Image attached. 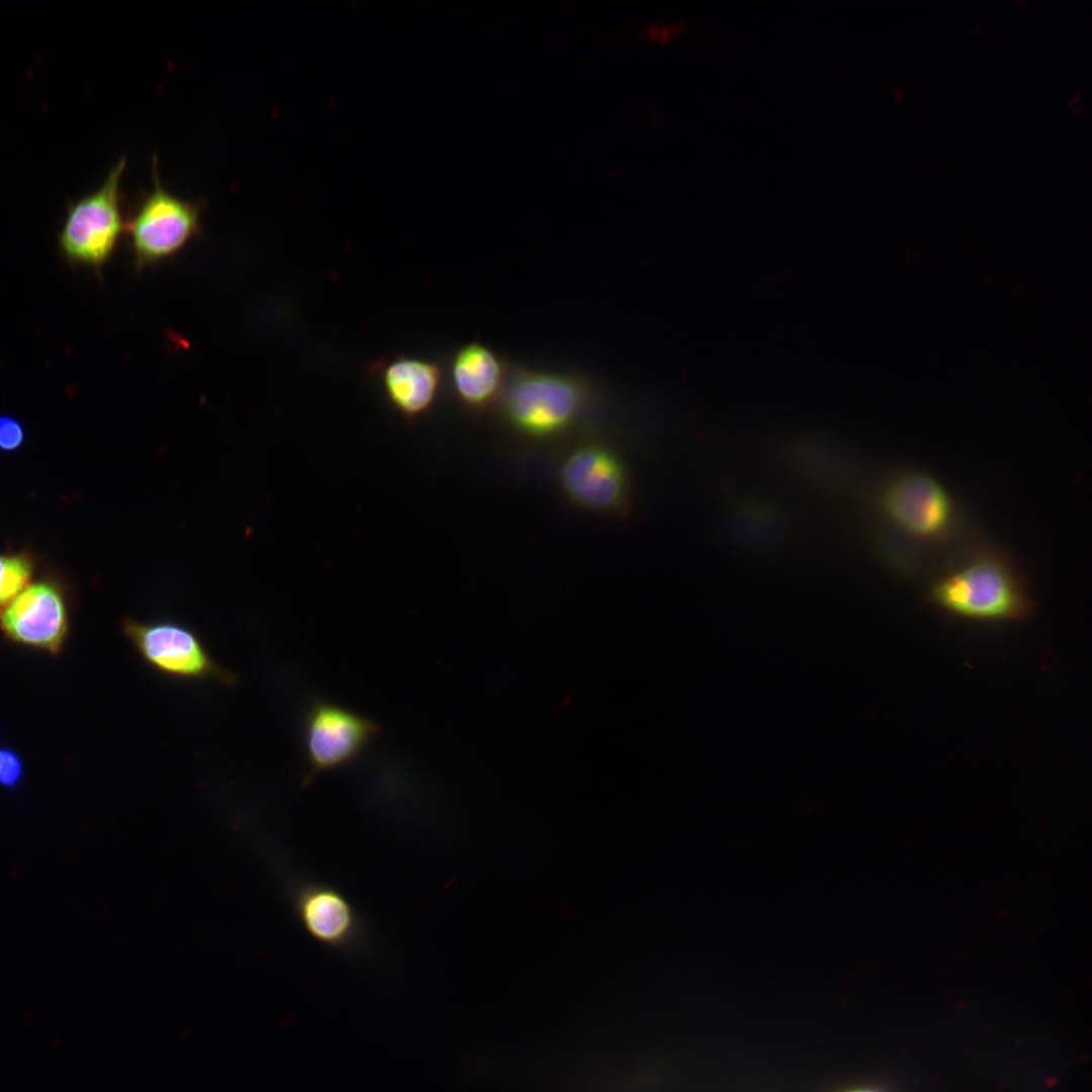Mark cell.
Instances as JSON below:
<instances>
[{
    "mask_svg": "<svg viewBox=\"0 0 1092 1092\" xmlns=\"http://www.w3.org/2000/svg\"><path fill=\"white\" fill-rule=\"evenodd\" d=\"M929 599L948 614L980 621L1018 620L1032 608L1017 571L992 554L977 556L940 576L931 585Z\"/></svg>",
    "mask_w": 1092,
    "mask_h": 1092,
    "instance_id": "6da1fadb",
    "label": "cell"
},
{
    "mask_svg": "<svg viewBox=\"0 0 1092 1092\" xmlns=\"http://www.w3.org/2000/svg\"><path fill=\"white\" fill-rule=\"evenodd\" d=\"M121 158L95 192L73 202L59 235V246L72 264L100 270L112 257L125 230L120 207Z\"/></svg>",
    "mask_w": 1092,
    "mask_h": 1092,
    "instance_id": "7a4b0ae2",
    "label": "cell"
},
{
    "mask_svg": "<svg viewBox=\"0 0 1092 1092\" xmlns=\"http://www.w3.org/2000/svg\"><path fill=\"white\" fill-rule=\"evenodd\" d=\"M122 633L154 670L183 680H215L234 686L238 679L209 653L193 629L171 620L141 621L126 617Z\"/></svg>",
    "mask_w": 1092,
    "mask_h": 1092,
    "instance_id": "3957f363",
    "label": "cell"
},
{
    "mask_svg": "<svg viewBox=\"0 0 1092 1092\" xmlns=\"http://www.w3.org/2000/svg\"><path fill=\"white\" fill-rule=\"evenodd\" d=\"M158 178L125 222L138 270L174 258L200 231V205L167 192Z\"/></svg>",
    "mask_w": 1092,
    "mask_h": 1092,
    "instance_id": "277c9868",
    "label": "cell"
},
{
    "mask_svg": "<svg viewBox=\"0 0 1092 1092\" xmlns=\"http://www.w3.org/2000/svg\"><path fill=\"white\" fill-rule=\"evenodd\" d=\"M379 733L380 725L366 716L323 700L313 701L302 727L308 767L303 784L355 761Z\"/></svg>",
    "mask_w": 1092,
    "mask_h": 1092,
    "instance_id": "5b68a950",
    "label": "cell"
},
{
    "mask_svg": "<svg viewBox=\"0 0 1092 1092\" xmlns=\"http://www.w3.org/2000/svg\"><path fill=\"white\" fill-rule=\"evenodd\" d=\"M581 397L580 386L567 376L524 371L511 382L506 410L518 429L544 437L559 432L574 419Z\"/></svg>",
    "mask_w": 1092,
    "mask_h": 1092,
    "instance_id": "8992f818",
    "label": "cell"
},
{
    "mask_svg": "<svg viewBox=\"0 0 1092 1092\" xmlns=\"http://www.w3.org/2000/svg\"><path fill=\"white\" fill-rule=\"evenodd\" d=\"M881 506L892 525L919 540L941 538L954 522L950 494L934 477L921 471L893 477L883 488Z\"/></svg>",
    "mask_w": 1092,
    "mask_h": 1092,
    "instance_id": "52a82bcc",
    "label": "cell"
},
{
    "mask_svg": "<svg viewBox=\"0 0 1092 1092\" xmlns=\"http://www.w3.org/2000/svg\"><path fill=\"white\" fill-rule=\"evenodd\" d=\"M0 627L14 641L57 652L68 630L60 590L47 581L28 585L0 610Z\"/></svg>",
    "mask_w": 1092,
    "mask_h": 1092,
    "instance_id": "ba28073f",
    "label": "cell"
},
{
    "mask_svg": "<svg viewBox=\"0 0 1092 1092\" xmlns=\"http://www.w3.org/2000/svg\"><path fill=\"white\" fill-rule=\"evenodd\" d=\"M561 483L577 504L592 510L615 508L625 493L623 466L614 453L601 446H584L567 457Z\"/></svg>",
    "mask_w": 1092,
    "mask_h": 1092,
    "instance_id": "9c48e42d",
    "label": "cell"
},
{
    "mask_svg": "<svg viewBox=\"0 0 1092 1092\" xmlns=\"http://www.w3.org/2000/svg\"><path fill=\"white\" fill-rule=\"evenodd\" d=\"M295 907L307 932L327 946L346 947L358 934L359 920L354 908L331 887L311 884L301 888Z\"/></svg>",
    "mask_w": 1092,
    "mask_h": 1092,
    "instance_id": "30bf717a",
    "label": "cell"
},
{
    "mask_svg": "<svg viewBox=\"0 0 1092 1092\" xmlns=\"http://www.w3.org/2000/svg\"><path fill=\"white\" fill-rule=\"evenodd\" d=\"M380 377L389 403L407 421H414L432 406L441 372L436 362L399 356L384 365Z\"/></svg>",
    "mask_w": 1092,
    "mask_h": 1092,
    "instance_id": "8fae6325",
    "label": "cell"
},
{
    "mask_svg": "<svg viewBox=\"0 0 1092 1092\" xmlns=\"http://www.w3.org/2000/svg\"><path fill=\"white\" fill-rule=\"evenodd\" d=\"M788 463L802 482L825 493L841 494L853 480L850 455L830 440L808 438L791 445Z\"/></svg>",
    "mask_w": 1092,
    "mask_h": 1092,
    "instance_id": "7c38bea8",
    "label": "cell"
},
{
    "mask_svg": "<svg viewBox=\"0 0 1092 1092\" xmlns=\"http://www.w3.org/2000/svg\"><path fill=\"white\" fill-rule=\"evenodd\" d=\"M451 379L459 399L472 410H481L497 395L504 380L499 357L485 345L468 343L459 348L451 362Z\"/></svg>",
    "mask_w": 1092,
    "mask_h": 1092,
    "instance_id": "4fadbf2b",
    "label": "cell"
},
{
    "mask_svg": "<svg viewBox=\"0 0 1092 1092\" xmlns=\"http://www.w3.org/2000/svg\"><path fill=\"white\" fill-rule=\"evenodd\" d=\"M728 533L739 545L751 549L775 546L787 530L785 512L774 502L747 498L737 502L728 514Z\"/></svg>",
    "mask_w": 1092,
    "mask_h": 1092,
    "instance_id": "5bb4252c",
    "label": "cell"
},
{
    "mask_svg": "<svg viewBox=\"0 0 1092 1092\" xmlns=\"http://www.w3.org/2000/svg\"><path fill=\"white\" fill-rule=\"evenodd\" d=\"M32 569L25 554H0V610L29 585Z\"/></svg>",
    "mask_w": 1092,
    "mask_h": 1092,
    "instance_id": "9a60e30c",
    "label": "cell"
},
{
    "mask_svg": "<svg viewBox=\"0 0 1092 1092\" xmlns=\"http://www.w3.org/2000/svg\"><path fill=\"white\" fill-rule=\"evenodd\" d=\"M23 776V763L9 747L0 746V786L14 790Z\"/></svg>",
    "mask_w": 1092,
    "mask_h": 1092,
    "instance_id": "2e32d148",
    "label": "cell"
},
{
    "mask_svg": "<svg viewBox=\"0 0 1092 1092\" xmlns=\"http://www.w3.org/2000/svg\"><path fill=\"white\" fill-rule=\"evenodd\" d=\"M24 441V429L14 418L0 416V450L11 452L19 448Z\"/></svg>",
    "mask_w": 1092,
    "mask_h": 1092,
    "instance_id": "e0dca14e",
    "label": "cell"
},
{
    "mask_svg": "<svg viewBox=\"0 0 1092 1092\" xmlns=\"http://www.w3.org/2000/svg\"><path fill=\"white\" fill-rule=\"evenodd\" d=\"M856 1092H870V1091H856Z\"/></svg>",
    "mask_w": 1092,
    "mask_h": 1092,
    "instance_id": "ac0fdd59",
    "label": "cell"
}]
</instances>
